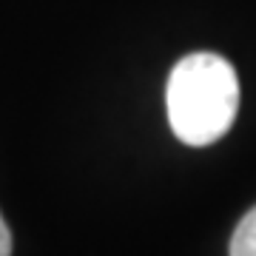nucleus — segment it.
Segmentation results:
<instances>
[{
    "label": "nucleus",
    "instance_id": "nucleus-3",
    "mask_svg": "<svg viewBox=\"0 0 256 256\" xmlns=\"http://www.w3.org/2000/svg\"><path fill=\"white\" fill-rule=\"evenodd\" d=\"M0 256H12V234L3 216H0Z\"/></svg>",
    "mask_w": 256,
    "mask_h": 256
},
{
    "label": "nucleus",
    "instance_id": "nucleus-1",
    "mask_svg": "<svg viewBox=\"0 0 256 256\" xmlns=\"http://www.w3.org/2000/svg\"><path fill=\"white\" fill-rule=\"evenodd\" d=\"M168 122L185 146H210L228 134L239 108V80L220 54L182 57L168 77Z\"/></svg>",
    "mask_w": 256,
    "mask_h": 256
},
{
    "label": "nucleus",
    "instance_id": "nucleus-2",
    "mask_svg": "<svg viewBox=\"0 0 256 256\" xmlns=\"http://www.w3.org/2000/svg\"><path fill=\"white\" fill-rule=\"evenodd\" d=\"M230 256H256V205L239 220L230 236Z\"/></svg>",
    "mask_w": 256,
    "mask_h": 256
}]
</instances>
